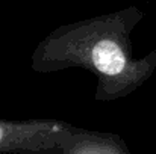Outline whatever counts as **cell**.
Here are the masks:
<instances>
[{"instance_id":"obj_2","label":"cell","mask_w":156,"mask_h":154,"mask_svg":"<svg viewBox=\"0 0 156 154\" xmlns=\"http://www.w3.org/2000/svg\"><path fill=\"white\" fill-rule=\"evenodd\" d=\"M77 130L58 119L11 121L0 118V153H55Z\"/></svg>"},{"instance_id":"obj_1","label":"cell","mask_w":156,"mask_h":154,"mask_svg":"<svg viewBox=\"0 0 156 154\" xmlns=\"http://www.w3.org/2000/svg\"><path fill=\"white\" fill-rule=\"evenodd\" d=\"M141 17L140 9L126 8L61 24L38 43L30 68L41 74L82 68L96 77L94 100L127 97L147 79L155 62V53L146 59L132 54L130 32Z\"/></svg>"}]
</instances>
